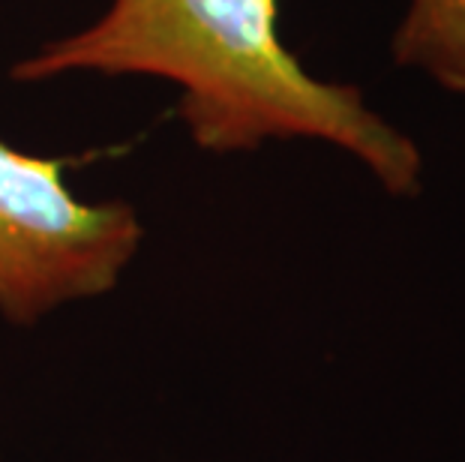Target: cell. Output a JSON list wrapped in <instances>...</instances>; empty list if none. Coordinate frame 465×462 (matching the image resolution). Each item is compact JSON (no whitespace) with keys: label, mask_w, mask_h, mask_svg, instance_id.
I'll list each match as a JSON object with an SVG mask.
<instances>
[{"label":"cell","mask_w":465,"mask_h":462,"mask_svg":"<svg viewBox=\"0 0 465 462\" xmlns=\"http://www.w3.org/2000/svg\"><path fill=\"white\" fill-rule=\"evenodd\" d=\"M66 73L156 75L181 87V121L213 153L322 139L366 162L393 195L420 190V153L349 84L303 70L276 34V0H112L105 15L13 66L15 82Z\"/></svg>","instance_id":"obj_1"},{"label":"cell","mask_w":465,"mask_h":462,"mask_svg":"<svg viewBox=\"0 0 465 462\" xmlns=\"http://www.w3.org/2000/svg\"><path fill=\"white\" fill-rule=\"evenodd\" d=\"M64 169L0 139V312L13 321L114 289L142 243L130 204L82 202Z\"/></svg>","instance_id":"obj_2"},{"label":"cell","mask_w":465,"mask_h":462,"mask_svg":"<svg viewBox=\"0 0 465 462\" xmlns=\"http://www.w3.org/2000/svg\"><path fill=\"white\" fill-rule=\"evenodd\" d=\"M391 52L400 66L465 93V0H409Z\"/></svg>","instance_id":"obj_3"}]
</instances>
